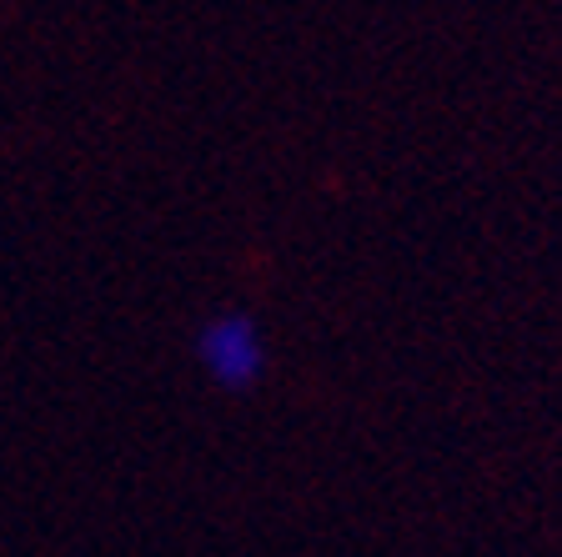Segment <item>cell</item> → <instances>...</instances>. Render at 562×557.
Instances as JSON below:
<instances>
[{
  "label": "cell",
  "mask_w": 562,
  "mask_h": 557,
  "mask_svg": "<svg viewBox=\"0 0 562 557\" xmlns=\"http://www.w3.org/2000/svg\"><path fill=\"white\" fill-rule=\"evenodd\" d=\"M196 367L206 382H216L222 392H251V387L267 377V337L251 312L241 307H226L211 322H201L196 332Z\"/></svg>",
  "instance_id": "6da1fadb"
}]
</instances>
